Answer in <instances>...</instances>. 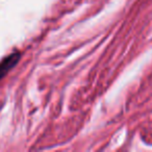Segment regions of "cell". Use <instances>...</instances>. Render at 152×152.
Returning <instances> with one entry per match:
<instances>
[{"instance_id":"1","label":"cell","mask_w":152,"mask_h":152,"mask_svg":"<svg viewBox=\"0 0 152 152\" xmlns=\"http://www.w3.org/2000/svg\"><path fill=\"white\" fill-rule=\"evenodd\" d=\"M20 58H21V53L16 51L0 61V80L19 63Z\"/></svg>"}]
</instances>
